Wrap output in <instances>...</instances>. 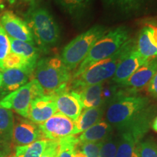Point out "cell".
<instances>
[{
    "label": "cell",
    "mask_w": 157,
    "mask_h": 157,
    "mask_svg": "<svg viewBox=\"0 0 157 157\" xmlns=\"http://www.w3.org/2000/svg\"><path fill=\"white\" fill-rule=\"evenodd\" d=\"M24 16L34 44L41 52H48L60 39V29L56 20L48 9L36 5H31Z\"/></svg>",
    "instance_id": "cell-1"
},
{
    "label": "cell",
    "mask_w": 157,
    "mask_h": 157,
    "mask_svg": "<svg viewBox=\"0 0 157 157\" xmlns=\"http://www.w3.org/2000/svg\"><path fill=\"white\" fill-rule=\"evenodd\" d=\"M34 79L45 95H54L67 90L70 71L59 57L39 59L34 69Z\"/></svg>",
    "instance_id": "cell-2"
},
{
    "label": "cell",
    "mask_w": 157,
    "mask_h": 157,
    "mask_svg": "<svg viewBox=\"0 0 157 157\" xmlns=\"http://www.w3.org/2000/svg\"><path fill=\"white\" fill-rule=\"evenodd\" d=\"M149 103L150 100L146 96L116 95L107 106V122L117 131L121 130L135 120Z\"/></svg>",
    "instance_id": "cell-3"
},
{
    "label": "cell",
    "mask_w": 157,
    "mask_h": 157,
    "mask_svg": "<svg viewBox=\"0 0 157 157\" xmlns=\"http://www.w3.org/2000/svg\"><path fill=\"white\" fill-rule=\"evenodd\" d=\"M134 44L132 40L129 39L113 56L95 63L77 77L73 78L71 83L73 91L78 92L82 88L103 83L105 80L112 78L118 66Z\"/></svg>",
    "instance_id": "cell-4"
},
{
    "label": "cell",
    "mask_w": 157,
    "mask_h": 157,
    "mask_svg": "<svg viewBox=\"0 0 157 157\" xmlns=\"http://www.w3.org/2000/svg\"><path fill=\"white\" fill-rule=\"evenodd\" d=\"M129 29L125 26L117 27L105 34L94 44L87 57L78 66L73 78L77 77L95 63L115 54L129 40Z\"/></svg>",
    "instance_id": "cell-5"
},
{
    "label": "cell",
    "mask_w": 157,
    "mask_h": 157,
    "mask_svg": "<svg viewBox=\"0 0 157 157\" xmlns=\"http://www.w3.org/2000/svg\"><path fill=\"white\" fill-rule=\"evenodd\" d=\"M106 31L107 29L103 25H95L71 41L63 48L60 56L66 68L71 71L79 66Z\"/></svg>",
    "instance_id": "cell-6"
},
{
    "label": "cell",
    "mask_w": 157,
    "mask_h": 157,
    "mask_svg": "<svg viewBox=\"0 0 157 157\" xmlns=\"http://www.w3.org/2000/svg\"><path fill=\"white\" fill-rule=\"evenodd\" d=\"M44 95L41 87L34 78L0 100V105L13 110L22 117H29L31 102L39 96Z\"/></svg>",
    "instance_id": "cell-7"
},
{
    "label": "cell",
    "mask_w": 157,
    "mask_h": 157,
    "mask_svg": "<svg viewBox=\"0 0 157 157\" xmlns=\"http://www.w3.org/2000/svg\"><path fill=\"white\" fill-rule=\"evenodd\" d=\"M47 140L59 141L73 134L74 121L62 113L57 112L44 123L39 124Z\"/></svg>",
    "instance_id": "cell-8"
},
{
    "label": "cell",
    "mask_w": 157,
    "mask_h": 157,
    "mask_svg": "<svg viewBox=\"0 0 157 157\" xmlns=\"http://www.w3.org/2000/svg\"><path fill=\"white\" fill-rule=\"evenodd\" d=\"M0 25L10 38L34 44L32 34L26 22L13 12L6 10L2 13L0 15Z\"/></svg>",
    "instance_id": "cell-9"
},
{
    "label": "cell",
    "mask_w": 157,
    "mask_h": 157,
    "mask_svg": "<svg viewBox=\"0 0 157 157\" xmlns=\"http://www.w3.org/2000/svg\"><path fill=\"white\" fill-rule=\"evenodd\" d=\"M147 60L139 53L135 43L118 66L112 81L118 84L124 83Z\"/></svg>",
    "instance_id": "cell-10"
},
{
    "label": "cell",
    "mask_w": 157,
    "mask_h": 157,
    "mask_svg": "<svg viewBox=\"0 0 157 157\" xmlns=\"http://www.w3.org/2000/svg\"><path fill=\"white\" fill-rule=\"evenodd\" d=\"M42 139L45 138L39 124L20 118L15 121L12 140L16 146H27Z\"/></svg>",
    "instance_id": "cell-11"
},
{
    "label": "cell",
    "mask_w": 157,
    "mask_h": 157,
    "mask_svg": "<svg viewBox=\"0 0 157 157\" xmlns=\"http://www.w3.org/2000/svg\"><path fill=\"white\" fill-rule=\"evenodd\" d=\"M58 112L54 95H41L31 102L28 119L41 124Z\"/></svg>",
    "instance_id": "cell-12"
},
{
    "label": "cell",
    "mask_w": 157,
    "mask_h": 157,
    "mask_svg": "<svg viewBox=\"0 0 157 157\" xmlns=\"http://www.w3.org/2000/svg\"><path fill=\"white\" fill-rule=\"evenodd\" d=\"M54 97L58 112L75 121L83 109L78 94L66 90L54 95Z\"/></svg>",
    "instance_id": "cell-13"
},
{
    "label": "cell",
    "mask_w": 157,
    "mask_h": 157,
    "mask_svg": "<svg viewBox=\"0 0 157 157\" xmlns=\"http://www.w3.org/2000/svg\"><path fill=\"white\" fill-rule=\"evenodd\" d=\"M34 73L25 68H6L2 70V83L0 89L2 95L15 91L29 82V78Z\"/></svg>",
    "instance_id": "cell-14"
},
{
    "label": "cell",
    "mask_w": 157,
    "mask_h": 157,
    "mask_svg": "<svg viewBox=\"0 0 157 157\" xmlns=\"http://www.w3.org/2000/svg\"><path fill=\"white\" fill-rule=\"evenodd\" d=\"M157 71V57L149 59L126 82L120 85L133 90L141 89L148 84Z\"/></svg>",
    "instance_id": "cell-15"
},
{
    "label": "cell",
    "mask_w": 157,
    "mask_h": 157,
    "mask_svg": "<svg viewBox=\"0 0 157 157\" xmlns=\"http://www.w3.org/2000/svg\"><path fill=\"white\" fill-rule=\"evenodd\" d=\"M117 133L119 139L115 157H139L137 145L143 139L142 135L129 128L117 131Z\"/></svg>",
    "instance_id": "cell-16"
},
{
    "label": "cell",
    "mask_w": 157,
    "mask_h": 157,
    "mask_svg": "<svg viewBox=\"0 0 157 157\" xmlns=\"http://www.w3.org/2000/svg\"><path fill=\"white\" fill-rule=\"evenodd\" d=\"M113 127L105 121H100L86 129L79 135H76L78 143L98 142L105 140L113 133Z\"/></svg>",
    "instance_id": "cell-17"
},
{
    "label": "cell",
    "mask_w": 157,
    "mask_h": 157,
    "mask_svg": "<svg viewBox=\"0 0 157 157\" xmlns=\"http://www.w3.org/2000/svg\"><path fill=\"white\" fill-rule=\"evenodd\" d=\"M104 113L103 106L84 109L74 121V129L72 135L83 132L86 129L101 121Z\"/></svg>",
    "instance_id": "cell-18"
},
{
    "label": "cell",
    "mask_w": 157,
    "mask_h": 157,
    "mask_svg": "<svg viewBox=\"0 0 157 157\" xmlns=\"http://www.w3.org/2000/svg\"><path fill=\"white\" fill-rule=\"evenodd\" d=\"M76 93L79 95L82 108L84 109L97 108L103 104V82L84 87Z\"/></svg>",
    "instance_id": "cell-19"
},
{
    "label": "cell",
    "mask_w": 157,
    "mask_h": 157,
    "mask_svg": "<svg viewBox=\"0 0 157 157\" xmlns=\"http://www.w3.org/2000/svg\"><path fill=\"white\" fill-rule=\"evenodd\" d=\"M12 52L19 55L26 59L33 67L36 68L41 51L34 44L17 40L9 37Z\"/></svg>",
    "instance_id": "cell-20"
},
{
    "label": "cell",
    "mask_w": 157,
    "mask_h": 157,
    "mask_svg": "<svg viewBox=\"0 0 157 157\" xmlns=\"http://www.w3.org/2000/svg\"><path fill=\"white\" fill-rule=\"evenodd\" d=\"M149 0H103L106 7L124 14L140 12L146 7Z\"/></svg>",
    "instance_id": "cell-21"
},
{
    "label": "cell",
    "mask_w": 157,
    "mask_h": 157,
    "mask_svg": "<svg viewBox=\"0 0 157 157\" xmlns=\"http://www.w3.org/2000/svg\"><path fill=\"white\" fill-rule=\"evenodd\" d=\"M15 120L11 110L0 105V141L10 145L13 139Z\"/></svg>",
    "instance_id": "cell-22"
},
{
    "label": "cell",
    "mask_w": 157,
    "mask_h": 157,
    "mask_svg": "<svg viewBox=\"0 0 157 157\" xmlns=\"http://www.w3.org/2000/svg\"><path fill=\"white\" fill-rule=\"evenodd\" d=\"M94 0H56L57 4L71 16L79 17L87 13Z\"/></svg>",
    "instance_id": "cell-23"
},
{
    "label": "cell",
    "mask_w": 157,
    "mask_h": 157,
    "mask_svg": "<svg viewBox=\"0 0 157 157\" xmlns=\"http://www.w3.org/2000/svg\"><path fill=\"white\" fill-rule=\"evenodd\" d=\"M48 142L47 139H42L27 146H16L14 153L9 157H40Z\"/></svg>",
    "instance_id": "cell-24"
},
{
    "label": "cell",
    "mask_w": 157,
    "mask_h": 157,
    "mask_svg": "<svg viewBox=\"0 0 157 157\" xmlns=\"http://www.w3.org/2000/svg\"><path fill=\"white\" fill-rule=\"evenodd\" d=\"M136 48L141 56L147 60L157 57V48L151 42L147 26L143 27L140 31L136 42Z\"/></svg>",
    "instance_id": "cell-25"
},
{
    "label": "cell",
    "mask_w": 157,
    "mask_h": 157,
    "mask_svg": "<svg viewBox=\"0 0 157 157\" xmlns=\"http://www.w3.org/2000/svg\"><path fill=\"white\" fill-rule=\"evenodd\" d=\"M6 68H25L33 72L35 69V68L29 63L26 59L12 52H10L4 63V69Z\"/></svg>",
    "instance_id": "cell-26"
},
{
    "label": "cell",
    "mask_w": 157,
    "mask_h": 157,
    "mask_svg": "<svg viewBox=\"0 0 157 157\" xmlns=\"http://www.w3.org/2000/svg\"><path fill=\"white\" fill-rule=\"evenodd\" d=\"M119 135L111 134L102 145L98 157H115L119 144Z\"/></svg>",
    "instance_id": "cell-27"
},
{
    "label": "cell",
    "mask_w": 157,
    "mask_h": 157,
    "mask_svg": "<svg viewBox=\"0 0 157 157\" xmlns=\"http://www.w3.org/2000/svg\"><path fill=\"white\" fill-rule=\"evenodd\" d=\"M76 135H70L59 140L60 150L58 157H74V147L77 144Z\"/></svg>",
    "instance_id": "cell-28"
},
{
    "label": "cell",
    "mask_w": 157,
    "mask_h": 157,
    "mask_svg": "<svg viewBox=\"0 0 157 157\" xmlns=\"http://www.w3.org/2000/svg\"><path fill=\"white\" fill-rule=\"evenodd\" d=\"M10 42L8 35L0 25V69H4V63L10 52Z\"/></svg>",
    "instance_id": "cell-29"
},
{
    "label": "cell",
    "mask_w": 157,
    "mask_h": 157,
    "mask_svg": "<svg viewBox=\"0 0 157 157\" xmlns=\"http://www.w3.org/2000/svg\"><path fill=\"white\" fill-rule=\"evenodd\" d=\"M139 157H157V145L151 140L140 141L137 145Z\"/></svg>",
    "instance_id": "cell-30"
},
{
    "label": "cell",
    "mask_w": 157,
    "mask_h": 157,
    "mask_svg": "<svg viewBox=\"0 0 157 157\" xmlns=\"http://www.w3.org/2000/svg\"><path fill=\"white\" fill-rule=\"evenodd\" d=\"M104 140L98 142L77 143L79 148L83 151L87 157H98L100 150Z\"/></svg>",
    "instance_id": "cell-31"
},
{
    "label": "cell",
    "mask_w": 157,
    "mask_h": 157,
    "mask_svg": "<svg viewBox=\"0 0 157 157\" xmlns=\"http://www.w3.org/2000/svg\"><path fill=\"white\" fill-rule=\"evenodd\" d=\"M60 150L59 141L48 140L44 152L40 157H58Z\"/></svg>",
    "instance_id": "cell-32"
},
{
    "label": "cell",
    "mask_w": 157,
    "mask_h": 157,
    "mask_svg": "<svg viewBox=\"0 0 157 157\" xmlns=\"http://www.w3.org/2000/svg\"><path fill=\"white\" fill-rule=\"evenodd\" d=\"M151 42L157 48V25H146Z\"/></svg>",
    "instance_id": "cell-33"
},
{
    "label": "cell",
    "mask_w": 157,
    "mask_h": 157,
    "mask_svg": "<svg viewBox=\"0 0 157 157\" xmlns=\"http://www.w3.org/2000/svg\"><path fill=\"white\" fill-rule=\"evenodd\" d=\"M148 91L153 97L157 98V71L148 83Z\"/></svg>",
    "instance_id": "cell-34"
},
{
    "label": "cell",
    "mask_w": 157,
    "mask_h": 157,
    "mask_svg": "<svg viewBox=\"0 0 157 157\" xmlns=\"http://www.w3.org/2000/svg\"><path fill=\"white\" fill-rule=\"evenodd\" d=\"M10 152L11 149L10 148V145L0 141V157H8Z\"/></svg>",
    "instance_id": "cell-35"
},
{
    "label": "cell",
    "mask_w": 157,
    "mask_h": 157,
    "mask_svg": "<svg viewBox=\"0 0 157 157\" xmlns=\"http://www.w3.org/2000/svg\"><path fill=\"white\" fill-rule=\"evenodd\" d=\"M74 157H87L83 151L78 146V144H76L74 147Z\"/></svg>",
    "instance_id": "cell-36"
},
{
    "label": "cell",
    "mask_w": 157,
    "mask_h": 157,
    "mask_svg": "<svg viewBox=\"0 0 157 157\" xmlns=\"http://www.w3.org/2000/svg\"><path fill=\"white\" fill-rule=\"evenodd\" d=\"M151 127L155 132H157V116L154 118V120H153Z\"/></svg>",
    "instance_id": "cell-37"
},
{
    "label": "cell",
    "mask_w": 157,
    "mask_h": 157,
    "mask_svg": "<svg viewBox=\"0 0 157 157\" xmlns=\"http://www.w3.org/2000/svg\"><path fill=\"white\" fill-rule=\"evenodd\" d=\"M8 1V2L10 4H11V5H13V4H14L15 2L17 1V0H7ZM23 1H26V2H32L34 1V0H23Z\"/></svg>",
    "instance_id": "cell-38"
},
{
    "label": "cell",
    "mask_w": 157,
    "mask_h": 157,
    "mask_svg": "<svg viewBox=\"0 0 157 157\" xmlns=\"http://www.w3.org/2000/svg\"><path fill=\"white\" fill-rule=\"evenodd\" d=\"M2 74L0 72V89H1L2 87Z\"/></svg>",
    "instance_id": "cell-39"
},
{
    "label": "cell",
    "mask_w": 157,
    "mask_h": 157,
    "mask_svg": "<svg viewBox=\"0 0 157 157\" xmlns=\"http://www.w3.org/2000/svg\"><path fill=\"white\" fill-rule=\"evenodd\" d=\"M2 2V0H0V2Z\"/></svg>",
    "instance_id": "cell-40"
}]
</instances>
